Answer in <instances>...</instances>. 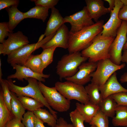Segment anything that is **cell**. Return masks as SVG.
Wrapping results in <instances>:
<instances>
[{"label":"cell","mask_w":127,"mask_h":127,"mask_svg":"<svg viewBox=\"0 0 127 127\" xmlns=\"http://www.w3.org/2000/svg\"><path fill=\"white\" fill-rule=\"evenodd\" d=\"M110 96L114 100L117 105L127 107V92H121Z\"/></svg>","instance_id":"cell-35"},{"label":"cell","mask_w":127,"mask_h":127,"mask_svg":"<svg viewBox=\"0 0 127 127\" xmlns=\"http://www.w3.org/2000/svg\"><path fill=\"white\" fill-rule=\"evenodd\" d=\"M120 80L122 83L127 82V72L124 73L121 76Z\"/></svg>","instance_id":"cell-45"},{"label":"cell","mask_w":127,"mask_h":127,"mask_svg":"<svg viewBox=\"0 0 127 127\" xmlns=\"http://www.w3.org/2000/svg\"><path fill=\"white\" fill-rule=\"evenodd\" d=\"M64 23H69L71 25L69 32H78L84 28L94 24L90 16L86 6L81 11L64 18Z\"/></svg>","instance_id":"cell-10"},{"label":"cell","mask_w":127,"mask_h":127,"mask_svg":"<svg viewBox=\"0 0 127 127\" xmlns=\"http://www.w3.org/2000/svg\"><path fill=\"white\" fill-rule=\"evenodd\" d=\"M88 59L80 52L65 55L57 63L56 73L61 79L71 77L77 72L79 66Z\"/></svg>","instance_id":"cell-4"},{"label":"cell","mask_w":127,"mask_h":127,"mask_svg":"<svg viewBox=\"0 0 127 127\" xmlns=\"http://www.w3.org/2000/svg\"><path fill=\"white\" fill-rule=\"evenodd\" d=\"M104 1L108 2L109 4V7L108 8L110 12L113 10L115 6V0H105Z\"/></svg>","instance_id":"cell-43"},{"label":"cell","mask_w":127,"mask_h":127,"mask_svg":"<svg viewBox=\"0 0 127 127\" xmlns=\"http://www.w3.org/2000/svg\"><path fill=\"white\" fill-rule=\"evenodd\" d=\"M71 120L74 127H85L84 125V119L76 109L69 113Z\"/></svg>","instance_id":"cell-33"},{"label":"cell","mask_w":127,"mask_h":127,"mask_svg":"<svg viewBox=\"0 0 127 127\" xmlns=\"http://www.w3.org/2000/svg\"><path fill=\"white\" fill-rule=\"evenodd\" d=\"M21 121L19 119L14 117L8 121L4 127H25Z\"/></svg>","instance_id":"cell-39"},{"label":"cell","mask_w":127,"mask_h":127,"mask_svg":"<svg viewBox=\"0 0 127 127\" xmlns=\"http://www.w3.org/2000/svg\"><path fill=\"white\" fill-rule=\"evenodd\" d=\"M10 32H12L9 28L8 22L0 23V43H2L5 39L8 37Z\"/></svg>","instance_id":"cell-37"},{"label":"cell","mask_w":127,"mask_h":127,"mask_svg":"<svg viewBox=\"0 0 127 127\" xmlns=\"http://www.w3.org/2000/svg\"><path fill=\"white\" fill-rule=\"evenodd\" d=\"M38 84L42 94L52 108L60 112L69 110L70 105V100L61 94L55 87H48L40 81H38Z\"/></svg>","instance_id":"cell-5"},{"label":"cell","mask_w":127,"mask_h":127,"mask_svg":"<svg viewBox=\"0 0 127 127\" xmlns=\"http://www.w3.org/2000/svg\"><path fill=\"white\" fill-rule=\"evenodd\" d=\"M45 36L44 34L41 35L40 36V37L37 42H39L42 40L43 39V38Z\"/></svg>","instance_id":"cell-46"},{"label":"cell","mask_w":127,"mask_h":127,"mask_svg":"<svg viewBox=\"0 0 127 127\" xmlns=\"http://www.w3.org/2000/svg\"><path fill=\"white\" fill-rule=\"evenodd\" d=\"M17 97L25 109L28 111L33 112L44 106L41 102L31 97L22 96Z\"/></svg>","instance_id":"cell-29"},{"label":"cell","mask_w":127,"mask_h":127,"mask_svg":"<svg viewBox=\"0 0 127 127\" xmlns=\"http://www.w3.org/2000/svg\"><path fill=\"white\" fill-rule=\"evenodd\" d=\"M85 1L90 16L96 22L101 16L110 12L108 8L104 6L102 0H86Z\"/></svg>","instance_id":"cell-17"},{"label":"cell","mask_w":127,"mask_h":127,"mask_svg":"<svg viewBox=\"0 0 127 127\" xmlns=\"http://www.w3.org/2000/svg\"><path fill=\"white\" fill-rule=\"evenodd\" d=\"M115 38L103 36L100 34L89 47L82 51V56L88 59V61L93 62L109 59V49Z\"/></svg>","instance_id":"cell-2"},{"label":"cell","mask_w":127,"mask_h":127,"mask_svg":"<svg viewBox=\"0 0 127 127\" xmlns=\"http://www.w3.org/2000/svg\"><path fill=\"white\" fill-rule=\"evenodd\" d=\"M123 51L121 61L123 63H126L127 64V49Z\"/></svg>","instance_id":"cell-44"},{"label":"cell","mask_w":127,"mask_h":127,"mask_svg":"<svg viewBox=\"0 0 127 127\" xmlns=\"http://www.w3.org/2000/svg\"><path fill=\"white\" fill-rule=\"evenodd\" d=\"M11 99L10 105L11 111L15 117L22 120L25 109L18 98L16 95L11 91Z\"/></svg>","instance_id":"cell-26"},{"label":"cell","mask_w":127,"mask_h":127,"mask_svg":"<svg viewBox=\"0 0 127 127\" xmlns=\"http://www.w3.org/2000/svg\"><path fill=\"white\" fill-rule=\"evenodd\" d=\"M11 65L16 72L13 74L8 76L7 79H16L19 80L23 81L24 79L28 78H33L36 79L39 81L45 82V79L50 77V74H39L35 72L30 68L24 65L16 64H12Z\"/></svg>","instance_id":"cell-14"},{"label":"cell","mask_w":127,"mask_h":127,"mask_svg":"<svg viewBox=\"0 0 127 127\" xmlns=\"http://www.w3.org/2000/svg\"><path fill=\"white\" fill-rule=\"evenodd\" d=\"M17 5H14L5 8L9 17L8 22L9 28L11 32L13 31L22 20L26 19L24 12L20 11L17 8Z\"/></svg>","instance_id":"cell-20"},{"label":"cell","mask_w":127,"mask_h":127,"mask_svg":"<svg viewBox=\"0 0 127 127\" xmlns=\"http://www.w3.org/2000/svg\"><path fill=\"white\" fill-rule=\"evenodd\" d=\"M19 2V0H0V10L12 6H18Z\"/></svg>","instance_id":"cell-38"},{"label":"cell","mask_w":127,"mask_h":127,"mask_svg":"<svg viewBox=\"0 0 127 127\" xmlns=\"http://www.w3.org/2000/svg\"><path fill=\"white\" fill-rule=\"evenodd\" d=\"M104 23L103 20H101L76 32H69L67 48L69 53L80 52L89 47L102 32Z\"/></svg>","instance_id":"cell-1"},{"label":"cell","mask_w":127,"mask_h":127,"mask_svg":"<svg viewBox=\"0 0 127 127\" xmlns=\"http://www.w3.org/2000/svg\"><path fill=\"white\" fill-rule=\"evenodd\" d=\"M56 127H74L72 124L68 123L62 117H60L57 120Z\"/></svg>","instance_id":"cell-41"},{"label":"cell","mask_w":127,"mask_h":127,"mask_svg":"<svg viewBox=\"0 0 127 127\" xmlns=\"http://www.w3.org/2000/svg\"><path fill=\"white\" fill-rule=\"evenodd\" d=\"M90 127H97L95 125H91V126Z\"/></svg>","instance_id":"cell-50"},{"label":"cell","mask_w":127,"mask_h":127,"mask_svg":"<svg viewBox=\"0 0 127 127\" xmlns=\"http://www.w3.org/2000/svg\"><path fill=\"white\" fill-rule=\"evenodd\" d=\"M117 104L110 96L103 99L98 105L99 110L109 117L113 118L115 115Z\"/></svg>","instance_id":"cell-21"},{"label":"cell","mask_w":127,"mask_h":127,"mask_svg":"<svg viewBox=\"0 0 127 127\" xmlns=\"http://www.w3.org/2000/svg\"><path fill=\"white\" fill-rule=\"evenodd\" d=\"M56 32L46 37L39 42L28 44L13 51L8 56L7 62L10 64H16L24 65L27 60L32 55V53L41 47L44 44L51 39Z\"/></svg>","instance_id":"cell-8"},{"label":"cell","mask_w":127,"mask_h":127,"mask_svg":"<svg viewBox=\"0 0 127 127\" xmlns=\"http://www.w3.org/2000/svg\"><path fill=\"white\" fill-rule=\"evenodd\" d=\"M127 21L122 20L116 37L111 45L109 51V59L114 64L120 65L122 51L127 40Z\"/></svg>","instance_id":"cell-9"},{"label":"cell","mask_w":127,"mask_h":127,"mask_svg":"<svg viewBox=\"0 0 127 127\" xmlns=\"http://www.w3.org/2000/svg\"><path fill=\"white\" fill-rule=\"evenodd\" d=\"M44 123L40 120L35 116L34 127H45Z\"/></svg>","instance_id":"cell-42"},{"label":"cell","mask_w":127,"mask_h":127,"mask_svg":"<svg viewBox=\"0 0 127 127\" xmlns=\"http://www.w3.org/2000/svg\"><path fill=\"white\" fill-rule=\"evenodd\" d=\"M35 116L33 111H28L25 112L22 120L25 127H34Z\"/></svg>","instance_id":"cell-34"},{"label":"cell","mask_w":127,"mask_h":127,"mask_svg":"<svg viewBox=\"0 0 127 127\" xmlns=\"http://www.w3.org/2000/svg\"><path fill=\"white\" fill-rule=\"evenodd\" d=\"M118 17L122 21H127V5H123L120 9L118 12Z\"/></svg>","instance_id":"cell-40"},{"label":"cell","mask_w":127,"mask_h":127,"mask_svg":"<svg viewBox=\"0 0 127 127\" xmlns=\"http://www.w3.org/2000/svg\"><path fill=\"white\" fill-rule=\"evenodd\" d=\"M11 111L6 105L4 100L1 87L0 89V127H4L7 123L14 117Z\"/></svg>","instance_id":"cell-23"},{"label":"cell","mask_w":127,"mask_h":127,"mask_svg":"<svg viewBox=\"0 0 127 127\" xmlns=\"http://www.w3.org/2000/svg\"><path fill=\"white\" fill-rule=\"evenodd\" d=\"M99 90L103 99L118 93L127 92V89L123 87L118 81L116 72L111 76L105 83L99 87Z\"/></svg>","instance_id":"cell-16"},{"label":"cell","mask_w":127,"mask_h":127,"mask_svg":"<svg viewBox=\"0 0 127 127\" xmlns=\"http://www.w3.org/2000/svg\"><path fill=\"white\" fill-rule=\"evenodd\" d=\"M49 9L41 6L36 5L27 12H24L25 18L37 19L44 22L48 16Z\"/></svg>","instance_id":"cell-24"},{"label":"cell","mask_w":127,"mask_h":127,"mask_svg":"<svg viewBox=\"0 0 127 127\" xmlns=\"http://www.w3.org/2000/svg\"><path fill=\"white\" fill-rule=\"evenodd\" d=\"M76 109L83 117L85 122L89 123L99 110L98 105L94 104L89 101L85 104L77 102Z\"/></svg>","instance_id":"cell-19"},{"label":"cell","mask_w":127,"mask_h":127,"mask_svg":"<svg viewBox=\"0 0 127 127\" xmlns=\"http://www.w3.org/2000/svg\"><path fill=\"white\" fill-rule=\"evenodd\" d=\"M28 84L21 87L15 84L12 79L6 80L10 91L14 93L17 96H27L35 99L42 103L49 110L50 112L57 118V112L54 111L50 106L42 94L36 79L29 78L26 79Z\"/></svg>","instance_id":"cell-3"},{"label":"cell","mask_w":127,"mask_h":127,"mask_svg":"<svg viewBox=\"0 0 127 127\" xmlns=\"http://www.w3.org/2000/svg\"><path fill=\"white\" fill-rule=\"evenodd\" d=\"M112 122L115 126L127 127V107L117 105Z\"/></svg>","instance_id":"cell-22"},{"label":"cell","mask_w":127,"mask_h":127,"mask_svg":"<svg viewBox=\"0 0 127 127\" xmlns=\"http://www.w3.org/2000/svg\"><path fill=\"white\" fill-rule=\"evenodd\" d=\"M55 87L58 91L68 100H75L83 104L89 101L85 87L83 85L67 81L57 82L55 83Z\"/></svg>","instance_id":"cell-6"},{"label":"cell","mask_w":127,"mask_h":127,"mask_svg":"<svg viewBox=\"0 0 127 127\" xmlns=\"http://www.w3.org/2000/svg\"><path fill=\"white\" fill-rule=\"evenodd\" d=\"M123 6L120 0H115V7L110 12V17L103 26L102 30L100 33L102 36L114 38L116 37L122 22L118 17V13Z\"/></svg>","instance_id":"cell-12"},{"label":"cell","mask_w":127,"mask_h":127,"mask_svg":"<svg viewBox=\"0 0 127 127\" xmlns=\"http://www.w3.org/2000/svg\"><path fill=\"white\" fill-rule=\"evenodd\" d=\"M24 66L35 72L43 74L44 69L40 54L36 55L32 54L27 60Z\"/></svg>","instance_id":"cell-28"},{"label":"cell","mask_w":127,"mask_h":127,"mask_svg":"<svg viewBox=\"0 0 127 127\" xmlns=\"http://www.w3.org/2000/svg\"><path fill=\"white\" fill-rule=\"evenodd\" d=\"M0 83L3 91L4 100L8 108L11 111L10 103L12 97L8 83L6 80L2 78L0 79Z\"/></svg>","instance_id":"cell-32"},{"label":"cell","mask_w":127,"mask_h":127,"mask_svg":"<svg viewBox=\"0 0 127 127\" xmlns=\"http://www.w3.org/2000/svg\"><path fill=\"white\" fill-rule=\"evenodd\" d=\"M120 1L123 4V5H127V0H120Z\"/></svg>","instance_id":"cell-48"},{"label":"cell","mask_w":127,"mask_h":127,"mask_svg":"<svg viewBox=\"0 0 127 127\" xmlns=\"http://www.w3.org/2000/svg\"><path fill=\"white\" fill-rule=\"evenodd\" d=\"M56 48L53 47L45 49L40 54L44 70L52 62L54 53Z\"/></svg>","instance_id":"cell-31"},{"label":"cell","mask_w":127,"mask_h":127,"mask_svg":"<svg viewBox=\"0 0 127 127\" xmlns=\"http://www.w3.org/2000/svg\"><path fill=\"white\" fill-rule=\"evenodd\" d=\"M97 66V62H83L79 66L78 71L74 75L65 79L67 81L83 85L91 81L92 75Z\"/></svg>","instance_id":"cell-13"},{"label":"cell","mask_w":127,"mask_h":127,"mask_svg":"<svg viewBox=\"0 0 127 127\" xmlns=\"http://www.w3.org/2000/svg\"><path fill=\"white\" fill-rule=\"evenodd\" d=\"M89 124L97 127H109L108 117L99 110Z\"/></svg>","instance_id":"cell-30"},{"label":"cell","mask_w":127,"mask_h":127,"mask_svg":"<svg viewBox=\"0 0 127 127\" xmlns=\"http://www.w3.org/2000/svg\"><path fill=\"white\" fill-rule=\"evenodd\" d=\"M125 65V63L116 65L109 59L99 61L97 62L96 70L92 75L91 82L96 84L99 87L102 86L114 72L123 68Z\"/></svg>","instance_id":"cell-7"},{"label":"cell","mask_w":127,"mask_h":127,"mask_svg":"<svg viewBox=\"0 0 127 127\" xmlns=\"http://www.w3.org/2000/svg\"><path fill=\"white\" fill-rule=\"evenodd\" d=\"M127 49V40L124 45L123 48V50L124 51Z\"/></svg>","instance_id":"cell-49"},{"label":"cell","mask_w":127,"mask_h":127,"mask_svg":"<svg viewBox=\"0 0 127 127\" xmlns=\"http://www.w3.org/2000/svg\"><path fill=\"white\" fill-rule=\"evenodd\" d=\"M27 37L20 31L10 32L8 39L0 44V54L8 56L15 50L29 43Z\"/></svg>","instance_id":"cell-11"},{"label":"cell","mask_w":127,"mask_h":127,"mask_svg":"<svg viewBox=\"0 0 127 127\" xmlns=\"http://www.w3.org/2000/svg\"><path fill=\"white\" fill-rule=\"evenodd\" d=\"M51 13L44 34L48 36L56 32L64 24V18L58 10L55 7L51 9Z\"/></svg>","instance_id":"cell-18"},{"label":"cell","mask_w":127,"mask_h":127,"mask_svg":"<svg viewBox=\"0 0 127 127\" xmlns=\"http://www.w3.org/2000/svg\"><path fill=\"white\" fill-rule=\"evenodd\" d=\"M1 60H0V79L2 78V70L1 68Z\"/></svg>","instance_id":"cell-47"},{"label":"cell","mask_w":127,"mask_h":127,"mask_svg":"<svg viewBox=\"0 0 127 127\" xmlns=\"http://www.w3.org/2000/svg\"><path fill=\"white\" fill-rule=\"evenodd\" d=\"M85 88L89 101L94 104L99 105L103 99L99 86L96 84L91 82L86 86Z\"/></svg>","instance_id":"cell-27"},{"label":"cell","mask_w":127,"mask_h":127,"mask_svg":"<svg viewBox=\"0 0 127 127\" xmlns=\"http://www.w3.org/2000/svg\"><path fill=\"white\" fill-rule=\"evenodd\" d=\"M36 5H38L49 9H52L58 3V0H32Z\"/></svg>","instance_id":"cell-36"},{"label":"cell","mask_w":127,"mask_h":127,"mask_svg":"<svg viewBox=\"0 0 127 127\" xmlns=\"http://www.w3.org/2000/svg\"><path fill=\"white\" fill-rule=\"evenodd\" d=\"M69 31L64 24L58 29L54 36L41 47L43 49L53 47H60L67 49L68 46Z\"/></svg>","instance_id":"cell-15"},{"label":"cell","mask_w":127,"mask_h":127,"mask_svg":"<svg viewBox=\"0 0 127 127\" xmlns=\"http://www.w3.org/2000/svg\"><path fill=\"white\" fill-rule=\"evenodd\" d=\"M35 115L51 127H56L57 118L45 109L39 108L34 111Z\"/></svg>","instance_id":"cell-25"}]
</instances>
